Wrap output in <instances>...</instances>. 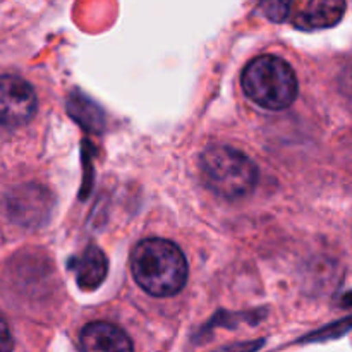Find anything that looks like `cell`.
Here are the masks:
<instances>
[{
  "instance_id": "obj_1",
  "label": "cell",
  "mask_w": 352,
  "mask_h": 352,
  "mask_svg": "<svg viewBox=\"0 0 352 352\" xmlns=\"http://www.w3.org/2000/svg\"><path fill=\"white\" fill-rule=\"evenodd\" d=\"M131 274L153 298H172L188 282V261L177 244L150 237L138 243L131 253Z\"/></svg>"
},
{
  "instance_id": "obj_2",
  "label": "cell",
  "mask_w": 352,
  "mask_h": 352,
  "mask_svg": "<svg viewBox=\"0 0 352 352\" xmlns=\"http://www.w3.org/2000/svg\"><path fill=\"white\" fill-rule=\"evenodd\" d=\"M241 85L251 102L268 110H284L298 98L294 69L277 55H260L244 67Z\"/></svg>"
},
{
  "instance_id": "obj_3",
  "label": "cell",
  "mask_w": 352,
  "mask_h": 352,
  "mask_svg": "<svg viewBox=\"0 0 352 352\" xmlns=\"http://www.w3.org/2000/svg\"><path fill=\"white\" fill-rule=\"evenodd\" d=\"M206 188L226 199H241L256 186L258 170L250 157L229 144H212L199 160Z\"/></svg>"
},
{
  "instance_id": "obj_4",
  "label": "cell",
  "mask_w": 352,
  "mask_h": 352,
  "mask_svg": "<svg viewBox=\"0 0 352 352\" xmlns=\"http://www.w3.org/2000/svg\"><path fill=\"white\" fill-rule=\"evenodd\" d=\"M38 107L33 86L19 76H0V126L17 127L30 122Z\"/></svg>"
},
{
  "instance_id": "obj_5",
  "label": "cell",
  "mask_w": 352,
  "mask_h": 352,
  "mask_svg": "<svg viewBox=\"0 0 352 352\" xmlns=\"http://www.w3.org/2000/svg\"><path fill=\"white\" fill-rule=\"evenodd\" d=\"M346 3L337 0L289 2L287 19L299 30H323L336 26L344 16Z\"/></svg>"
},
{
  "instance_id": "obj_6",
  "label": "cell",
  "mask_w": 352,
  "mask_h": 352,
  "mask_svg": "<svg viewBox=\"0 0 352 352\" xmlns=\"http://www.w3.org/2000/svg\"><path fill=\"white\" fill-rule=\"evenodd\" d=\"M81 352H134L133 342L122 329L109 322H93L79 337Z\"/></svg>"
},
{
  "instance_id": "obj_7",
  "label": "cell",
  "mask_w": 352,
  "mask_h": 352,
  "mask_svg": "<svg viewBox=\"0 0 352 352\" xmlns=\"http://www.w3.org/2000/svg\"><path fill=\"white\" fill-rule=\"evenodd\" d=\"M76 282L82 291H95L103 284L109 272V261L98 246H88L74 261Z\"/></svg>"
},
{
  "instance_id": "obj_8",
  "label": "cell",
  "mask_w": 352,
  "mask_h": 352,
  "mask_svg": "<svg viewBox=\"0 0 352 352\" xmlns=\"http://www.w3.org/2000/svg\"><path fill=\"white\" fill-rule=\"evenodd\" d=\"M260 9L263 10L265 16L272 21H280L287 19V14H289V3L284 2H267V3H261Z\"/></svg>"
},
{
  "instance_id": "obj_9",
  "label": "cell",
  "mask_w": 352,
  "mask_h": 352,
  "mask_svg": "<svg viewBox=\"0 0 352 352\" xmlns=\"http://www.w3.org/2000/svg\"><path fill=\"white\" fill-rule=\"evenodd\" d=\"M12 349H14L12 333H10V329L6 323V320L0 316V352H12Z\"/></svg>"
}]
</instances>
